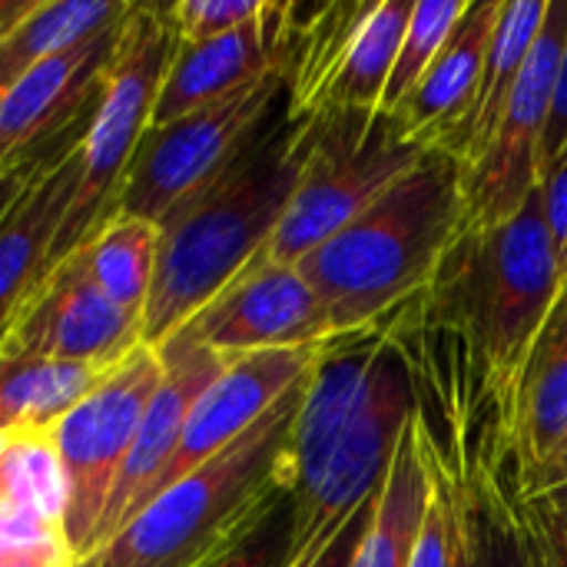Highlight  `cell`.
<instances>
[{
    "mask_svg": "<svg viewBox=\"0 0 567 567\" xmlns=\"http://www.w3.org/2000/svg\"><path fill=\"white\" fill-rule=\"evenodd\" d=\"M567 146V43L558 63V76H555V93H551V113H548V126H545V140H542V169Z\"/></svg>",
    "mask_w": 567,
    "mask_h": 567,
    "instance_id": "34",
    "label": "cell"
},
{
    "mask_svg": "<svg viewBox=\"0 0 567 567\" xmlns=\"http://www.w3.org/2000/svg\"><path fill=\"white\" fill-rule=\"evenodd\" d=\"M83 133L66 140L33 169L27 189L17 196L0 223V339L20 316L30 292L50 272V246L80 179L76 150Z\"/></svg>",
    "mask_w": 567,
    "mask_h": 567,
    "instance_id": "18",
    "label": "cell"
},
{
    "mask_svg": "<svg viewBox=\"0 0 567 567\" xmlns=\"http://www.w3.org/2000/svg\"><path fill=\"white\" fill-rule=\"evenodd\" d=\"M140 346L143 316L110 302L70 259H63L23 302L0 339V355L56 359L106 372Z\"/></svg>",
    "mask_w": 567,
    "mask_h": 567,
    "instance_id": "13",
    "label": "cell"
},
{
    "mask_svg": "<svg viewBox=\"0 0 567 567\" xmlns=\"http://www.w3.org/2000/svg\"><path fill=\"white\" fill-rule=\"evenodd\" d=\"M468 7H472V0H462V3L458 0H415L402 47H399L392 80L379 103V113H395L409 100V93L419 86L425 70L435 63V56L442 53V47L449 43V37L468 13Z\"/></svg>",
    "mask_w": 567,
    "mask_h": 567,
    "instance_id": "28",
    "label": "cell"
},
{
    "mask_svg": "<svg viewBox=\"0 0 567 567\" xmlns=\"http://www.w3.org/2000/svg\"><path fill=\"white\" fill-rule=\"evenodd\" d=\"M56 153V150H53ZM40 166V163H37ZM33 166V169H37ZM33 169H20V173H0V223H3V216L10 213V206L17 203V196L27 189V183H30V176H33Z\"/></svg>",
    "mask_w": 567,
    "mask_h": 567,
    "instance_id": "37",
    "label": "cell"
},
{
    "mask_svg": "<svg viewBox=\"0 0 567 567\" xmlns=\"http://www.w3.org/2000/svg\"><path fill=\"white\" fill-rule=\"evenodd\" d=\"M548 7H551V0H502L495 33L488 43L482 90H478L475 110L465 123V133L458 140V150H455V159L462 163V169L482 156L495 126L502 123L508 100H512V93L528 66V56L542 37V27L548 20Z\"/></svg>",
    "mask_w": 567,
    "mask_h": 567,
    "instance_id": "21",
    "label": "cell"
},
{
    "mask_svg": "<svg viewBox=\"0 0 567 567\" xmlns=\"http://www.w3.org/2000/svg\"><path fill=\"white\" fill-rule=\"evenodd\" d=\"M498 10L502 0H472L468 13L462 17L435 63L425 70L419 86L395 113H389L399 123L402 136L412 140L415 146L455 156L482 90V73Z\"/></svg>",
    "mask_w": 567,
    "mask_h": 567,
    "instance_id": "17",
    "label": "cell"
},
{
    "mask_svg": "<svg viewBox=\"0 0 567 567\" xmlns=\"http://www.w3.org/2000/svg\"><path fill=\"white\" fill-rule=\"evenodd\" d=\"M525 502H528V512L538 522L542 535L567 565V482L545 488V492H535V495H525Z\"/></svg>",
    "mask_w": 567,
    "mask_h": 567,
    "instance_id": "33",
    "label": "cell"
},
{
    "mask_svg": "<svg viewBox=\"0 0 567 567\" xmlns=\"http://www.w3.org/2000/svg\"><path fill=\"white\" fill-rule=\"evenodd\" d=\"M60 518L10 515L0 518V567H76Z\"/></svg>",
    "mask_w": 567,
    "mask_h": 567,
    "instance_id": "29",
    "label": "cell"
},
{
    "mask_svg": "<svg viewBox=\"0 0 567 567\" xmlns=\"http://www.w3.org/2000/svg\"><path fill=\"white\" fill-rule=\"evenodd\" d=\"M518 475L532 472L567 435V286L548 312L522 369L505 422Z\"/></svg>",
    "mask_w": 567,
    "mask_h": 567,
    "instance_id": "19",
    "label": "cell"
},
{
    "mask_svg": "<svg viewBox=\"0 0 567 567\" xmlns=\"http://www.w3.org/2000/svg\"><path fill=\"white\" fill-rule=\"evenodd\" d=\"M567 482V435L548 452V458H542L532 472L518 475V485L525 495H535V492H545V488H555V485H565Z\"/></svg>",
    "mask_w": 567,
    "mask_h": 567,
    "instance_id": "36",
    "label": "cell"
},
{
    "mask_svg": "<svg viewBox=\"0 0 567 567\" xmlns=\"http://www.w3.org/2000/svg\"><path fill=\"white\" fill-rule=\"evenodd\" d=\"M429 498V468L415 429V412L402 432L392 468L375 495L372 518L352 567H412V551Z\"/></svg>",
    "mask_w": 567,
    "mask_h": 567,
    "instance_id": "23",
    "label": "cell"
},
{
    "mask_svg": "<svg viewBox=\"0 0 567 567\" xmlns=\"http://www.w3.org/2000/svg\"><path fill=\"white\" fill-rule=\"evenodd\" d=\"M63 482L50 439H3L0 442V518L40 515L60 518Z\"/></svg>",
    "mask_w": 567,
    "mask_h": 567,
    "instance_id": "27",
    "label": "cell"
},
{
    "mask_svg": "<svg viewBox=\"0 0 567 567\" xmlns=\"http://www.w3.org/2000/svg\"><path fill=\"white\" fill-rule=\"evenodd\" d=\"M289 10L292 3H269L266 10L216 40L179 43L169 56L150 130L166 126L193 110H203L216 100L233 96L236 90L276 73L286 66L289 47Z\"/></svg>",
    "mask_w": 567,
    "mask_h": 567,
    "instance_id": "16",
    "label": "cell"
},
{
    "mask_svg": "<svg viewBox=\"0 0 567 567\" xmlns=\"http://www.w3.org/2000/svg\"><path fill=\"white\" fill-rule=\"evenodd\" d=\"M296 535L292 495H282L226 555L206 567H289Z\"/></svg>",
    "mask_w": 567,
    "mask_h": 567,
    "instance_id": "30",
    "label": "cell"
},
{
    "mask_svg": "<svg viewBox=\"0 0 567 567\" xmlns=\"http://www.w3.org/2000/svg\"><path fill=\"white\" fill-rule=\"evenodd\" d=\"M33 3H37V0H0V37H3L17 20H23L27 10H30Z\"/></svg>",
    "mask_w": 567,
    "mask_h": 567,
    "instance_id": "38",
    "label": "cell"
},
{
    "mask_svg": "<svg viewBox=\"0 0 567 567\" xmlns=\"http://www.w3.org/2000/svg\"><path fill=\"white\" fill-rule=\"evenodd\" d=\"M169 339L219 359L336 342L312 286L289 266H246Z\"/></svg>",
    "mask_w": 567,
    "mask_h": 567,
    "instance_id": "12",
    "label": "cell"
},
{
    "mask_svg": "<svg viewBox=\"0 0 567 567\" xmlns=\"http://www.w3.org/2000/svg\"><path fill=\"white\" fill-rule=\"evenodd\" d=\"M561 292L542 193L498 226L462 229L432 282L402 306L458 362L468 392L512 415L528 352Z\"/></svg>",
    "mask_w": 567,
    "mask_h": 567,
    "instance_id": "1",
    "label": "cell"
},
{
    "mask_svg": "<svg viewBox=\"0 0 567 567\" xmlns=\"http://www.w3.org/2000/svg\"><path fill=\"white\" fill-rule=\"evenodd\" d=\"M415 429H419V442H422V455L429 468V498H425V515H422L415 551H412V567H468V538H465L455 472L442 445L419 422V415H415Z\"/></svg>",
    "mask_w": 567,
    "mask_h": 567,
    "instance_id": "26",
    "label": "cell"
},
{
    "mask_svg": "<svg viewBox=\"0 0 567 567\" xmlns=\"http://www.w3.org/2000/svg\"><path fill=\"white\" fill-rule=\"evenodd\" d=\"M332 342L326 346H302V349H269L252 352L239 359H226V369L219 379L203 392L196 402L183 442L159 475L150 502L173 488L176 482L189 478L196 468L209 465L216 455H223L229 445H236L256 422H262L306 375L316 369V362L326 355ZM146 502V505H150Z\"/></svg>",
    "mask_w": 567,
    "mask_h": 567,
    "instance_id": "14",
    "label": "cell"
},
{
    "mask_svg": "<svg viewBox=\"0 0 567 567\" xmlns=\"http://www.w3.org/2000/svg\"><path fill=\"white\" fill-rule=\"evenodd\" d=\"M306 150L309 123L292 120L282 96L229 169L159 226L143 346H163L259 256L289 206Z\"/></svg>",
    "mask_w": 567,
    "mask_h": 567,
    "instance_id": "2",
    "label": "cell"
},
{
    "mask_svg": "<svg viewBox=\"0 0 567 567\" xmlns=\"http://www.w3.org/2000/svg\"><path fill=\"white\" fill-rule=\"evenodd\" d=\"M302 392L306 382L236 445L159 492L76 567H206L226 555L289 495V435Z\"/></svg>",
    "mask_w": 567,
    "mask_h": 567,
    "instance_id": "4",
    "label": "cell"
},
{
    "mask_svg": "<svg viewBox=\"0 0 567 567\" xmlns=\"http://www.w3.org/2000/svg\"><path fill=\"white\" fill-rule=\"evenodd\" d=\"M567 43V0H551L542 37L482 156L462 169V229L512 219L542 179V140L551 113L555 76Z\"/></svg>",
    "mask_w": 567,
    "mask_h": 567,
    "instance_id": "10",
    "label": "cell"
},
{
    "mask_svg": "<svg viewBox=\"0 0 567 567\" xmlns=\"http://www.w3.org/2000/svg\"><path fill=\"white\" fill-rule=\"evenodd\" d=\"M282 96L286 73L276 70L226 100L150 130L123 183L116 216H140L163 226L229 169Z\"/></svg>",
    "mask_w": 567,
    "mask_h": 567,
    "instance_id": "9",
    "label": "cell"
},
{
    "mask_svg": "<svg viewBox=\"0 0 567 567\" xmlns=\"http://www.w3.org/2000/svg\"><path fill=\"white\" fill-rule=\"evenodd\" d=\"M538 193H542V213L558 262V276L561 286H567V146L542 169Z\"/></svg>",
    "mask_w": 567,
    "mask_h": 567,
    "instance_id": "32",
    "label": "cell"
},
{
    "mask_svg": "<svg viewBox=\"0 0 567 567\" xmlns=\"http://www.w3.org/2000/svg\"><path fill=\"white\" fill-rule=\"evenodd\" d=\"M123 20L50 53L0 96V173L33 169L86 130Z\"/></svg>",
    "mask_w": 567,
    "mask_h": 567,
    "instance_id": "11",
    "label": "cell"
},
{
    "mask_svg": "<svg viewBox=\"0 0 567 567\" xmlns=\"http://www.w3.org/2000/svg\"><path fill=\"white\" fill-rule=\"evenodd\" d=\"M173 50L176 33L166 20V10L156 3H133L120 27L96 110L76 150L80 179L50 246V269L116 216L123 183L143 146V136L150 133L153 106Z\"/></svg>",
    "mask_w": 567,
    "mask_h": 567,
    "instance_id": "5",
    "label": "cell"
},
{
    "mask_svg": "<svg viewBox=\"0 0 567 567\" xmlns=\"http://www.w3.org/2000/svg\"><path fill=\"white\" fill-rule=\"evenodd\" d=\"M309 123V150L289 206L249 266L296 269L429 153L389 113H326Z\"/></svg>",
    "mask_w": 567,
    "mask_h": 567,
    "instance_id": "6",
    "label": "cell"
},
{
    "mask_svg": "<svg viewBox=\"0 0 567 567\" xmlns=\"http://www.w3.org/2000/svg\"><path fill=\"white\" fill-rule=\"evenodd\" d=\"M159 256V226L140 216H113L66 259L120 309L143 316ZM63 262V259H60Z\"/></svg>",
    "mask_w": 567,
    "mask_h": 567,
    "instance_id": "24",
    "label": "cell"
},
{
    "mask_svg": "<svg viewBox=\"0 0 567 567\" xmlns=\"http://www.w3.org/2000/svg\"><path fill=\"white\" fill-rule=\"evenodd\" d=\"M100 379L103 372L90 365L33 355H0V442L50 435V429Z\"/></svg>",
    "mask_w": 567,
    "mask_h": 567,
    "instance_id": "22",
    "label": "cell"
},
{
    "mask_svg": "<svg viewBox=\"0 0 567 567\" xmlns=\"http://www.w3.org/2000/svg\"><path fill=\"white\" fill-rule=\"evenodd\" d=\"M415 0H372L359 27L352 30L319 103L316 116L326 113H379L382 93L392 80L399 47L409 27Z\"/></svg>",
    "mask_w": 567,
    "mask_h": 567,
    "instance_id": "20",
    "label": "cell"
},
{
    "mask_svg": "<svg viewBox=\"0 0 567 567\" xmlns=\"http://www.w3.org/2000/svg\"><path fill=\"white\" fill-rule=\"evenodd\" d=\"M163 10L179 43H203L252 23L266 0H176Z\"/></svg>",
    "mask_w": 567,
    "mask_h": 567,
    "instance_id": "31",
    "label": "cell"
},
{
    "mask_svg": "<svg viewBox=\"0 0 567 567\" xmlns=\"http://www.w3.org/2000/svg\"><path fill=\"white\" fill-rule=\"evenodd\" d=\"M372 508H375V498L339 532V538L312 561L309 567H352L355 561V551H359V542H362V535H365V525H369V518H372Z\"/></svg>",
    "mask_w": 567,
    "mask_h": 567,
    "instance_id": "35",
    "label": "cell"
},
{
    "mask_svg": "<svg viewBox=\"0 0 567 567\" xmlns=\"http://www.w3.org/2000/svg\"><path fill=\"white\" fill-rule=\"evenodd\" d=\"M462 163L429 150L385 196L309 252L296 269L312 286L336 339L362 336L409 306L462 233Z\"/></svg>",
    "mask_w": 567,
    "mask_h": 567,
    "instance_id": "3",
    "label": "cell"
},
{
    "mask_svg": "<svg viewBox=\"0 0 567 567\" xmlns=\"http://www.w3.org/2000/svg\"><path fill=\"white\" fill-rule=\"evenodd\" d=\"M159 382V352L140 346L120 365L103 372V379L47 435L63 482L60 525L76 561L96 551L106 502Z\"/></svg>",
    "mask_w": 567,
    "mask_h": 567,
    "instance_id": "8",
    "label": "cell"
},
{
    "mask_svg": "<svg viewBox=\"0 0 567 567\" xmlns=\"http://www.w3.org/2000/svg\"><path fill=\"white\" fill-rule=\"evenodd\" d=\"M126 0H37L0 37V96L50 53L123 20Z\"/></svg>",
    "mask_w": 567,
    "mask_h": 567,
    "instance_id": "25",
    "label": "cell"
},
{
    "mask_svg": "<svg viewBox=\"0 0 567 567\" xmlns=\"http://www.w3.org/2000/svg\"><path fill=\"white\" fill-rule=\"evenodd\" d=\"M156 352L163 359V382L150 399V409L143 415L136 442H133V449L123 462V472L113 485V495H110L103 522H100L96 548L103 542H110L133 515H140L146 508L159 475L166 472V465L173 462V455L183 442V432H186V422H189L196 402L226 369V359H219L216 352L179 346L173 339L163 342Z\"/></svg>",
    "mask_w": 567,
    "mask_h": 567,
    "instance_id": "15",
    "label": "cell"
},
{
    "mask_svg": "<svg viewBox=\"0 0 567 567\" xmlns=\"http://www.w3.org/2000/svg\"><path fill=\"white\" fill-rule=\"evenodd\" d=\"M415 375L405 349L385 329V342L359 405L316 455V462L306 465L289 485L296 505L289 567L312 565L339 538V532L379 495L402 432L415 412Z\"/></svg>",
    "mask_w": 567,
    "mask_h": 567,
    "instance_id": "7",
    "label": "cell"
}]
</instances>
